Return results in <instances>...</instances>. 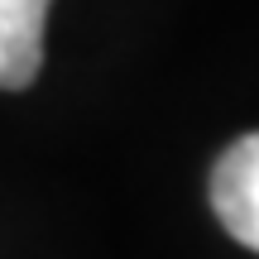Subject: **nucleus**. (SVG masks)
Instances as JSON below:
<instances>
[{
    "instance_id": "1",
    "label": "nucleus",
    "mask_w": 259,
    "mask_h": 259,
    "mask_svg": "<svg viewBox=\"0 0 259 259\" xmlns=\"http://www.w3.org/2000/svg\"><path fill=\"white\" fill-rule=\"evenodd\" d=\"M211 211L231 240L259 254V130L235 139L211 168Z\"/></svg>"
},
{
    "instance_id": "2",
    "label": "nucleus",
    "mask_w": 259,
    "mask_h": 259,
    "mask_svg": "<svg viewBox=\"0 0 259 259\" xmlns=\"http://www.w3.org/2000/svg\"><path fill=\"white\" fill-rule=\"evenodd\" d=\"M53 0H0V92H24L44 72V24Z\"/></svg>"
}]
</instances>
